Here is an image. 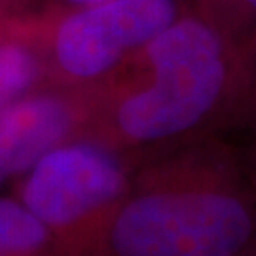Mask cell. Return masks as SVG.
Returning <instances> with one entry per match:
<instances>
[{"label": "cell", "instance_id": "cell-1", "mask_svg": "<svg viewBox=\"0 0 256 256\" xmlns=\"http://www.w3.org/2000/svg\"><path fill=\"white\" fill-rule=\"evenodd\" d=\"M250 63L228 36L184 6L169 27L86 93L78 137L133 158L228 122Z\"/></svg>", "mask_w": 256, "mask_h": 256}, {"label": "cell", "instance_id": "cell-2", "mask_svg": "<svg viewBox=\"0 0 256 256\" xmlns=\"http://www.w3.org/2000/svg\"><path fill=\"white\" fill-rule=\"evenodd\" d=\"M254 241L256 192L241 162L202 140L135 169L74 256H241Z\"/></svg>", "mask_w": 256, "mask_h": 256}, {"label": "cell", "instance_id": "cell-3", "mask_svg": "<svg viewBox=\"0 0 256 256\" xmlns=\"http://www.w3.org/2000/svg\"><path fill=\"white\" fill-rule=\"evenodd\" d=\"M184 0H101L38 6L23 16L44 84L88 92L182 14Z\"/></svg>", "mask_w": 256, "mask_h": 256}, {"label": "cell", "instance_id": "cell-4", "mask_svg": "<svg viewBox=\"0 0 256 256\" xmlns=\"http://www.w3.org/2000/svg\"><path fill=\"white\" fill-rule=\"evenodd\" d=\"M131 158L92 138L55 146L16 180L14 196L54 239L55 256H74L106 210L128 192Z\"/></svg>", "mask_w": 256, "mask_h": 256}, {"label": "cell", "instance_id": "cell-5", "mask_svg": "<svg viewBox=\"0 0 256 256\" xmlns=\"http://www.w3.org/2000/svg\"><path fill=\"white\" fill-rule=\"evenodd\" d=\"M86 110L84 92L50 84L0 106V190L46 152L78 137Z\"/></svg>", "mask_w": 256, "mask_h": 256}, {"label": "cell", "instance_id": "cell-6", "mask_svg": "<svg viewBox=\"0 0 256 256\" xmlns=\"http://www.w3.org/2000/svg\"><path fill=\"white\" fill-rule=\"evenodd\" d=\"M44 86V68L23 16L0 19V106Z\"/></svg>", "mask_w": 256, "mask_h": 256}, {"label": "cell", "instance_id": "cell-7", "mask_svg": "<svg viewBox=\"0 0 256 256\" xmlns=\"http://www.w3.org/2000/svg\"><path fill=\"white\" fill-rule=\"evenodd\" d=\"M228 36L252 64L256 57V0H184Z\"/></svg>", "mask_w": 256, "mask_h": 256}, {"label": "cell", "instance_id": "cell-8", "mask_svg": "<svg viewBox=\"0 0 256 256\" xmlns=\"http://www.w3.org/2000/svg\"><path fill=\"white\" fill-rule=\"evenodd\" d=\"M226 124L247 128L256 135V57L252 64H250V70H248L247 84L243 88V93H241L239 101L236 102V106L232 110V114H230Z\"/></svg>", "mask_w": 256, "mask_h": 256}, {"label": "cell", "instance_id": "cell-9", "mask_svg": "<svg viewBox=\"0 0 256 256\" xmlns=\"http://www.w3.org/2000/svg\"><path fill=\"white\" fill-rule=\"evenodd\" d=\"M36 8V0H0V19L23 16Z\"/></svg>", "mask_w": 256, "mask_h": 256}, {"label": "cell", "instance_id": "cell-10", "mask_svg": "<svg viewBox=\"0 0 256 256\" xmlns=\"http://www.w3.org/2000/svg\"><path fill=\"white\" fill-rule=\"evenodd\" d=\"M241 167H243L245 176H247V180L252 186V190L256 192V137L248 144L247 152H245L243 160H241Z\"/></svg>", "mask_w": 256, "mask_h": 256}, {"label": "cell", "instance_id": "cell-11", "mask_svg": "<svg viewBox=\"0 0 256 256\" xmlns=\"http://www.w3.org/2000/svg\"><path fill=\"white\" fill-rule=\"evenodd\" d=\"M95 2H101V0H46L44 6H86Z\"/></svg>", "mask_w": 256, "mask_h": 256}, {"label": "cell", "instance_id": "cell-12", "mask_svg": "<svg viewBox=\"0 0 256 256\" xmlns=\"http://www.w3.org/2000/svg\"><path fill=\"white\" fill-rule=\"evenodd\" d=\"M241 256H256V241H254V243H252V245H250V247H248L247 250H245V252H243Z\"/></svg>", "mask_w": 256, "mask_h": 256}]
</instances>
